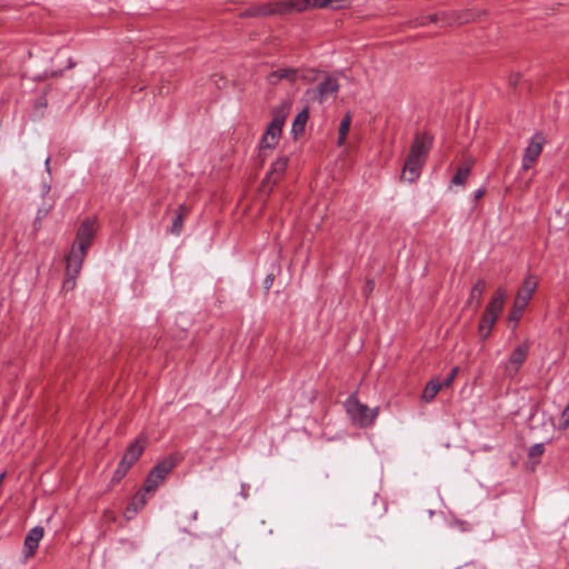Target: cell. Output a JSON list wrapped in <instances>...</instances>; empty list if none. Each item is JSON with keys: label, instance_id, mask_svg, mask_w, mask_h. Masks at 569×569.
Instances as JSON below:
<instances>
[{"label": "cell", "instance_id": "6da1fadb", "mask_svg": "<svg viewBox=\"0 0 569 569\" xmlns=\"http://www.w3.org/2000/svg\"><path fill=\"white\" fill-rule=\"evenodd\" d=\"M100 229V221L96 216L88 217L79 226L75 240H74L67 261H66V270H64V292H71L78 282L83 269V261L86 259L87 253L94 244L97 233Z\"/></svg>", "mask_w": 569, "mask_h": 569}, {"label": "cell", "instance_id": "7a4b0ae2", "mask_svg": "<svg viewBox=\"0 0 569 569\" xmlns=\"http://www.w3.org/2000/svg\"><path fill=\"white\" fill-rule=\"evenodd\" d=\"M181 460V456L178 454L170 455V456L161 460L156 467L151 470V473L148 475L145 484L142 485L137 494L132 497V502H129L124 513V521L126 523L132 521L136 519L142 510L146 507L149 500L153 498V495L158 491L159 487L165 483L167 478L172 475V472L176 469L178 464Z\"/></svg>", "mask_w": 569, "mask_h": 569}, {"label": "cell", "instance_id": "3957f363", "mask_svg": "<svg viewBox=\"0 0 569 569\" xmlns=\"http://www.w3.org/2000/svg\"><path fill=\"white\" fill-rule=\"evenodd\" d=\"M354 0H282L277 3L255 6L242 11V18H263V17L284 16L299 14L314 9L328 8L338 4L352 3Z\"/></svg>", "mask_w": 569, "mask_h": 569}, {"label": "cell", "instance_id": "277c9868", "mask_svg": "<svg viewBox=\"0 0 569 569\" xmlns=\"http://www.w3.org/2000/svg\"><path fill=\"white\" fill-rule=\"evenodd\" d=\"M435 136L428 130L417 132L409 147L400 172V181L406 185H415L422 176L427 159L430 157Z\"/></svg>", "mask_w": 569, "mask_h": 569}, {"label": "cell", "instance_id": "5b68a950", "mask_svg": "<svg viewBox=\"0 0 569 569\" xmlns=\"http://www.w3.org/2000/svg\"><path fill=\"white\" fill-rule=\"evenodd\" d=\"M489 13L484 9H464V11H445L439 14H432L428 16L419 17L409 22L411 27H424L430 25L441 26H457V25L469 24L478 22L488 17Z\"/></svg>", "mask_w": 569, "mask_h": 569}, {"label": "cell", "instance_id": "8992f818", "mask_svg": "<svg viewBox=\"0 0 569 569\" xmlns=\"http://www.w3.org/2000/svg\"><path fill=\"white\" fill-rule=\"evenodd\" d=\"M540 277L536 274H530L523 280L514 299L513 306L510 308L507 322L510 327H516L523 320V315L532 303L535 294L540 287Z\"/></svg>", "mask_w": 569, "mask_h": 569}, {"label": "cell", "instance_id": "52a82bcc", "mask_svg": "<svg viewBox=\"0 0 569 569\" xmlns=\"http://www.w3.org/2000/svg\"><path fill=\"white\" fill-rule=\"evenodd\" d=\"M508 299V292L505 287L497 288L494 295L491 296V301L487 305L478 325V337L479 341H486L494 331L497 322L502 316L505 309L506 301Z\"/></svg>", "mask_w": 569, "mask_h": 569}, {"label": "cell", "instance_id": "ba28073f", "mask_svg": "<svg viewBox=\"0 0 569 569\" xmlns=\"http://www.w3.org/2000/svg\"><path fill=\"white\" fill-rule=\"evenodd\" d=\"M147 443L148 436L142 435L132 445L129 446L127 451H125L124 456L121 459V462L116 468L108 488L111 489L117 486L128 475L129 472L132 469L135 465L139 462V459L145 453L146 448H147Z\"/></svg>", "mask_w": 569, "mask_h": 569}, {"label": "cell", "instance_id": "9c48e42d", "mask_svg": "<svg viewBox=\"0 0 569 569\" xmlns=\"http://www.w3.org/2000/svg\"><path fill=\"white\" fill-rule=\"evenodd\" d=\"M345 406L352 424L360 428L371 426L379 413L378 409H371L369 406L360 402L357 390L347 399Z\"/></svg>", "mask_w": 569, "mask_h": 569}, {"label": "cell", "instance_id": "30bf717a", "mask_svg": "<svg viewBox=\"0 0 569 569\" xmlns=\"http://www.w3.org/2000/svg\"><path fill=\"white\" fill-rule=\"evenodd\" d=\"M287 107H282L280 113L275 116V118L271 121L268 128L263 134L261 139V149L263 151H273L277 145L280 144L282 138V129H284V121L287 118Z\"/></svg>", "mask_w": 569, "mask_h": 569}, {"label": "cell", "instance_id": "8fae6325", "mask_svg": "<svg viewBox=\"0 0 569 569\" xmlns=\"http://www.w3.org/2000/svg\"><path fill=\"white\" fill-rule=\"evenodd\" d=\"M547 144V136L544 132H538L530 138L528 145H527L523 159H521V168L523 172H527L532 170L537 161L542 156V151L545 149Z\"/></svg>", "mask_w": 569, "mask_h": 569}, {"label": "cell", "instance_id": "7c38bea8", "mask_svg": "<svg viewBox=\"0 0 569 569\" xmlns=\"http://www.w3.org/2000/svg\"><path fill=\"white\" fill-rule=\"evenodd\" d=\"M43 537H45V528L43 526L32 527L26 534L22 549V564H27L37 555Z\"/></svg>", "mask_w": 569, "mask_h": 569}, {"label": "cell", "instance_id": "4fadbf2b", "mask_svg": "<svg viewBox=\"0 0 569 569\" xmlns=\"http://www.w3.org/2000/svg\"><path fill=\"white\" fill-rule=\"evenodd\" d=\"M288 163H289V158H288L287 156H284L278 159V160L273 165L271 170H269L268 174H266V177L263 180L261 188V193H269L276 187L277 184L280 183V179H282V176H284V172L287 170Z\"/></svg>", "mask_w": 569, "mask_h": 569}, {"label": "cell", "instance_id": "5bb4252c", "mask_svg": "<svg viewBox=\"0 0 569 569\" xmlns=\"http://www.w3.org/2000/svg\"><path fill=\"white\" fill-rule=\"evenodd\" d=\"M528 354V341H523V344L519 345V346L512 352L509 359H508L507 365H506V373H507L510 378H513V377L516 376L517 373L521 371L523 363L526 362Z\"/></svg>", "mask_w": 569, "mask_h": 569}, {"label": "cell", "instance_id": "9a60e30c", "mask_svg": "<svg viewBox=\"0 0 569 569\" xmlns=\"http://www.w3.org/2000/svg\"><path fill=\"white\" fill-rule=\"evenodd\" d=\"M475 164V157L472 156V155L466 157V158L462 160L460 166L458 167V170H456L453 178H451V185L454 186V187H464L466 183H467L468 179H469L470 174H472V172H473Z\"/></svg>", "mask_w": 569, "mask_h": 569}, {"label": "cell", "instance_id": "2e32d148", "mask_svg": "<svg viewBox=\"0 0 569 569\" xmlns=\"http://www.w3.org/2000/svg\"><path fill=\"white\" fill-rule=\"evenodd\" d=\"M339 90L338 81L333 77H328L322 83H320V86L316 88V98L320 104L327 102L331 100V97L335 96Z\"/></svg>", "mask_w": 569, "mask_h": 569}, {"label": "cell", "instance_id": "e0dca14e", "mask_svg": "<svg viewBox=\"0 0 569 569\" xmlns=\"http://www.w3.org/2000/svg\"><path fill=\"white\" fill-rule=\"evenodd\" d=\"M310 118V111L308 107L303 108V111L297 115L292 127V135L295 140L301 139L306 132L307 124Z\"/></svg>", "mask_w": 569, "mask_h": 569}, {"label": "cell", "instance_id": "ac0fdd59", "mask_svg": "<svg viewBox=\"0 0 569 569\" xmlns=\"http://www.w3.org/2000/svg\"><path fill=\"white\" fill-rule=\"evenodd\" d=\"M352 114L348 111V113L345 114L344 117L341 119V125H339L338 136H337V146L338 147H344L345 144H346L350 128H352Z\"/></svg>", "mask_w": 569, "mask_h": 569}, {"label": "cell", "instance_id": "d6986e66", "mask_svg": "<svg viewBox=\"0 0 569 569\" xmlns=\"http://www.w3.org/2000/svg\"><path fill=\"white\" fill-rule=\"evenodd\" d=\"M443 381L438 378L432 379L430 383H427L423 392L422 400L424 403H430L437 397L438 394L443 390Z\"/></svg>", "mask_w": 569, "mask_h": 569}, {"label": "cell", "instance_id": "ffe728a7", "mask_svg": "<svg viewBox=\"0 0 569 569\" xmlns=\"http://www.w3.org/2000/svg\"><path fill=\"white\" fill-rule=\"evenodd\" d=\"M487 287V282L485 280H478L470 290L469 297H468L467 306L470 308H476L478 303L481 301L485 289Z\"/></svg>", "mask_w": 569, "mask_h": 569}, {"label": "cell", "instance_id": "44dd1931", "mask_svg": "<svg viewBox=\"0 0 569 569\" xmlns=\"http://www.w3.org/2000/svg\"><path fill=\"white\" fill-rule=\"evenodd\" d=\"M187 212H188V210H187L186 206L180 207L178 212H176L172 225V234L174 235V236L178 237L181 234L184 225H185L186 217H187Z\"/></svg>", "mask_w": 569, "mask_h": 569}, {"label": "cell", "instance_id": "7402d4cb", "mask_svg": "<svg viewBox=\"0 0 569 569\" xmlns=\"http://www.w3.org/2000/svg\"><path fill=\"white\" fill-rule=\"evenodd\" d=\"M544 453H545V445L544 444L533 446L532 448L529 449L528 457L529 462L533 464L532 470H535L536 465L540 464V458H542Z\"/></svg>", "mask_w": 569, "mask_h": 569}, {"label": "cell", "instance_id": "603a6c76", "mask_svg": "<svg viewBox=\"0 0 569 569\" xmlns=\"http://www.w3.org/2000/svg\"><path fill=\"white\" fill-rule=\"evenodd\" d=\"M375 287H376V280H373V278L366 280L365 284H364V295H365L366 299H369L373 295Z\"/></svg>", "mask_w": 569, "mask_h": 569}, {"label": "cell", "instance_id": "cb8c5ba5", "mask_svg": "<svg viewBox=\"0 0 569 569\" xmlns=\"http://www.w3.org/2000/svg\"><path fill=\"white\" fill-rule=\"evenodd\" d=\"M459 369H460V368L456 367L454 368L453 371H451V373H449L448 377L446 378L445 381H443L444 387H446V388H448V387H451V385L454 384L455 381H456L457 376H458Z\"/></svg>", "mask_w": 569, "mask_h": 569}, {"label": "cell", "instance_id": "d4e9b609", "mask_svg": "<svg viewBox=\"0 0 569 569\" xmlns=\"http://www.w3.org/2000/svg\"><path fill=\"white\" fill-rule=\"evenodd\" d=\"M569 423V409L568 407H565L563 413H561V420H559V430H566L568 428Z\"/></svg>", "mask_w": 569, "mask_h": 569}, {"label": "cell", "instance_id": "484cf974", "mask_svg": "<svg viewBox=\"0 0 569 569\" xmlns=\"http://www.w3.org/2000/svg\"><path fill=\"white\" fill-rule=\"evenodd\" d=\"M274 280L275 275L273 274L268 275V276H267L266 278H265V280H263V290H265V292H269V289H270L271 286H273V284H274Z\"/></svg>", "mask_w": 569, "mask_h": 569}, {"label": "cell", "instance_id": "4316f807", "mask_svg": "<svg viewBox=\"0 0 569 569\" xmlns=\"http://www.w3.org/2000/svg\"><path fill=\"white\" fill-rule=\"evenodd\" d=\"M487 193V188L486 187H481V188L478 189V191H475L474 193V202L478 203L481 202V199L485 197V195Z\"/></svg>", "mask_w": 569, "mask_h": 569}, {"label": "cell", "instance_id": "83f0119b", "mask_svg": "<svg viewBox=\"0 0 569 569\" xmlns=\"http://www.w3.org/2000/svg\"><path fill=\"white\" fill-rule=\"evenodd\" d=\"M7 475H8V472H7V470H5V472H3V473L0 474V491H1V488H3L4 484H5L6 477H7Z\"/></svg>", "mask_w": 569, "mask_h": 569}]
</instances>
